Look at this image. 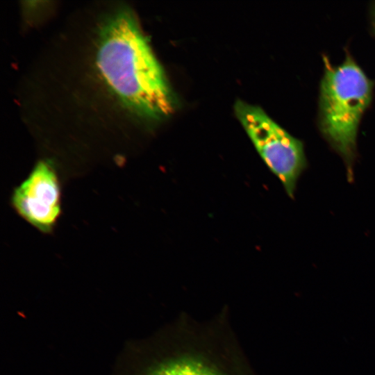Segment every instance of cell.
<instances>
[{
    "label": "cell",
    "mask_w": 375,
    "mask_h": 375,
    "mask_svg": "<svg viewBox=\"0 0 375 375\" xmlns=\"http://www.w3.org/2000/svg\"><path fill=\"white\" fill-rule=\"evenodd\" d=\"M372 92L371 81L349 56L340 65L327 69L322 79L320 129L343 158L348 178L352 177L358 126Z\"/></svg>",
    "instance_id": "3957f363"
},
{
    "label": "cell",
    "mask_w": 375,
    "mask_h": 375,
    "mask_svg": "<svg viewBox=\"0 0 375 375\" xmlns=\"http://www.w3.org/2000/svg\"><path fill=\"white\" fill-rule=\"evenodd\" d=\"M61 183L53 164L38 161L12 191L11 206L19 216L43 233L56 228L62 212Z\"/></svg>",
    "instance_id": "5b68a950"
},
{
    "label": "cell",
    "mask_w": 375,
    "mask_h": 375,
    "mask_svg": "<svg viewBox=\"0 0 375 375\" xmlns=\"http://www.w3.org/2000/svg\"><path fill=\"white\" fill-rule=\"evenodd\" d=\"M234 110L267 167L294 198L297 181L307 166L303 143L258 106L238 100Z\"/></svg>",
    "instance_id": "277c9868"
},
{
    "label": "cell",
    "mask_w": 375,
    "mask_h": 375,
    "mask_svg": "<svg viewBox=\"0 0 375 375\" xmlns=\"http://www.w3.org/2000/svg\"><path fill=\"white\" fill-rule=\"evenodd\" d=\"M374 19H375V14H374Z\"/></svg>",
    "instance_id": "8992f818"
},
{
    "label": "cell",
    "mask_w": 375,
    "mask_h": 375,
    "mask_svg": "<svg viewBox=\"0 0 375 375\" xmlns=\"http://www.w3.org/2000/svg\"><path fill=\"white\" fill-rule=\"evenodd\" d=\"M97 63L106 83L135 112L160 119L174 111L167 78L131 12H117L103 26Z\"/></svg>",
    "instance_id": "6da1fadb"
},
{
    "label": "cell",
    "mask_w": 375,
    "mask_h": 375,
    "mask_svg": "<svg viewBox=\"0 0 375 375\" xmlns=\"http://www.w3.org/2000/svg\"><path fill=\"white\" fill-rule=\"evenodd\" d=\"M160 339L158 353L142 375H256L226 307L207 320L181 314Z\"/></svg>",
    "instance_id": "7a4b0ae2"
}]
</instances>
